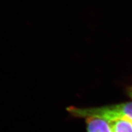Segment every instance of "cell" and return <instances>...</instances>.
<instances>
[{"label": "cell", "instance_id": "cell-3", "mask_svg": "<svg viewBox=\"0 0 132 132\" xmlns=\"http://www.w3.org/2000/svg\"><path fill=\"white\" fill-rule=\"evenodd\" d=\"M113 132H132V122L125 117H119L107 120Z\"/></svg>", "mask_w": 132, "mask_h": 132}, {"label": "cell", "instance_id": "cell-2", "mask_svg": "<svg viewBox=\"0 0 132 132\" xmlns=\"http://www.w3.org/2000/svg\"><path fill=\"white\" fill-rule=\"evenodd\" d=\"M86 119L87 132H113L106 120L96 117Z\"/></svg>", "mask_w": 132, "mask_h": 132}, {"label": "cell", "instance_id": "cell-1", "mask_svg": "<svg viewBox=\"0 0 132 132\" xmlns=\"http://www.w3.org/2000/svg\"><path fill=\"white\" fill-rule=\"evenodd\" d=\"M67 110L73 116L78 118L96 117L108 120L119 117H125L132 122V102L96 108H80L70 106Z\"/></svg>", "mask_w": 132, "mask_h": 132}, {"label": "cell", "instance_id": "cell-4", "mask_svg": "<svg viewBox=\"0 0 132 132\" xmlns=\"http://www.w3.org/2000/svg\"><path fill=\"white\" fill-rule=\"evenodd\" d=\"M128 95H129V96L132 98V86L128 89Z\"/></svg>", "mask_w": 132, "mask_h": 132}]
</instances>
